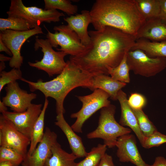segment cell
Segmentation results:
<instances>
[{
  "instance_id": "5bb4252c",
  "label": "cell",
  "mask_w": 166,
  "mask_h": 166,
  "mask_svg": "<svg viewBox=\"0 0 166 166\" xmlns=\"http://www.w3.org/2000/svg\"><path fill=\"white\" fill-rule=\"evenodd\" d=\"M57 135L46 127L43 137L34 152L25 157L22 164L26 166H44L46 160L52 154V148L57 141Z\"/></svg>"
},
{
  "instance_id": "8d00e7d4",
  "label": "cell",
  "mask_w": 166,
  "mask_h": 166,
  "mask_svg": "<svg viewBox=\"0 0 166 166\" xmlns=\"http://www.w3.org/2000/svg\"><path fill=\"white\" fill-rule=\"evenodd\" d=\"M0 51L5 52L10 56H12V54L10 49L7 47L2 40L0 39Z\"/></svg>"
},
{
  "instance_id": "f35d334b",
  "label": "cell",
  "mask_w": 166,
  "mask_h": 166,
  "mask_svg": "<svg viewBox=\"0 0 166 166\" xmlns=\"http://www.w3.org/2000/svg\"><path fill=\"white\" fill-rule=\"evenodd\" d=\"M11 57L6 56L2 54H0V61H1L5 62L6 61H10Z\"/></svg>"
},
{
  "instance_id": "ab89813d",
  "label": "cell",
  "mask_w": 166,
  "mask_h": 166,
  "mask_svg": "<svg viewBox=\"0 0 166 166\" xmlns=\"http://www.w3.org/2000/svg\"><path fill=\"white\" fill-rule=\"evenodd\" d=\"M0 166H12V165L8 161H4L0 162Z\"/></svg>"
},
{
  "instance_id": "b9f144b4",
  "label": "cell",
  "mask_w": 166,
  "mask_h": 166,
  "mask_svg": "<svg viewBox=\"0 0 166 166\" xmlns=\"http://www.w3.org/2000/svg\"><path fill=\"white\" fill-rule=\"evenodd\" d=\"M26 166L23 165V164H22V166Z\"/></svg>"
},
{
  "instance_id": "1f68e13d",
  "label": "cell",
  "mask_w": 166,
  "mask_h": 166,
  "mask_svg": "<svg viewBox=\"0 0 166 166\" xmlns=\"http://www.w3.org/2000/svg\"><path fill=\"white\" fill-rule=\"evenodd\" d=\"M166 143V135L157 131L149 136L146 137L142 146L146 148L158 146Z\"/></svg>"
},
{
  "instance_id": "8fae6325",
  "label": "cell",
  "mask_w": 166,
  "mask_h": 166,
  "mask_svg": "<svg viewBox=\"0 0 166 166\" xmlns=\"http://www.w3.org/2000/svg\"><path fill=\"white\" fill-rule=\"evenodd\" d=\"M30 139L16 128L13 123L1 114L0 116V145L11 148L23 156L27 153Z\"/></svg>"
},
{
  "instance_id": "3957f363",
  "label": "cell",
  "mask_w": 166,
  "mask_h": 166,
  "mask_svg": "<svg viewBox=\"0 0 166 166\" xmlns=\"http://www.w3.org/2000/svg\"><path fill=\"white\" fill-rule=\"evenodd\" d=\"M66 63L62 71L52 80L44 82L40 79L36 82L23 78L21 80L28 84L30 91L38 90L45 98L54 99L57 114L65 113L64 101L71 90L79 87L89 89L92 85L93 75L81 69L69 59Z\"/></svg>"
},
{
  "instance_id": "74e56055",
  "label": "cell",
  "mask_w": 166,
  "mask_h": 166,
  "mask_svg": "<svg viewBox=\"0 0 166 166\" xmlns=\"http://www.w3.org/2000/svg\"><path fill=\"white\" fill-rule=\"evenodd\" d=\"M7 108L3 103L0 101V111L1 113L7 111Z\"/></svg>"
},
{
  "instance_id": "cb8c5ba5",
  "label": "cell",
  "mask_w": 166,
  "mask_h": 166,
  "mask_svg": "<svg viewBox=\"0 0 166 166\" xmlns=\"http://www.w3.org/2000/svg\"><path fill=\"white\" fill-rule=\"evenodd\" d=\"M140 14L146 20L159 18L160 12V0H135Z\"/></svg>"
},
{
  "instance_id": "f546056e",
  "label": "cell",
  "mask_w": 166,
  "mask_h": 166,
  "mask_svg": "<svg viewBox=\"0 0 166 166\" xmlns=\"http://www.w3.org/2000/svg\"><path fill=\"white\" fill-rule=\"evenodd\" d=\"M24 159L23 156L16 151L9 148L0 146V162L7 161L10 162L12 166H19Z\"/></svg>"
},
{
  "instance_id": "484cf974",
  "label": "cell",
  "mask_w": 166,
  "mask_h": 166,
  "mask_svg": "<svg viewBox=\"0 0 166 166\" xmlns=\"http://www.w3.org/2000/svg\"><path fill=\"white\" fill-rule=\"evenodd\" d=\"M107 147L105 144H98L91 149L84 159L77 163L76 166H98L106 153Z\"/></svg>"
},
{
  "instance_id": "277c9868",
  "label": "cell",
  "mask_w": 166,
  "mask_h": 166,
  "mask_svg": "<svg viewBox=\"0 0 166 166\" xmlns=\"http://www.w3.org/2000/svg\"><path fill=\"white\" fill-rule=\"evenodd\" d=\"M116 109L115 106L111 104L101 109L98 126L87 134L88 138L102 139L104 144L110 148L116 146L119 137L131 132L130 129L125 128L116 121L114 117Z\"/></svg>"
},
{
  "instance_id": "60d3db41",
  "label": "cell",
  "mask_w": 166,
  "mask_h": 166,
  "mask_svg": "<svg viewBox=\"0 0 166 166\" xmlns=\"http://www.w3.org/2000/svg\"><path fill=\"white\" fill-rule=\"evenodd\" d=\"M6 68V66L4 62L1 61L0 63V71L2 72Z\"/></svg>"
},
{
  "instance_id": "603a6c76",
  "label": "cell",
  "mask_w": 166,
  "mask_h": 166,
  "mask_svg": "<svg viewBox=\"0 0 166 166\" xmlns=\"http://www.w3.org/2000/svg\"><path fill=\"white\" fill-rule=\"evenodd\" d=\"M48 104L49 101L47 98H45L42 112L34 124L31 131L30 138V146L26 154L27 155H30L32 154L43 137L44 134L45 116Z\"/></svg>"
},
{
  "instance_id": "5b68a950",
  "label": "cell",
  "mask_w": 166,
  "mask_h": 166,
  "mask_svg": "<svg viewBox=\"0 0 166 166\" xmlns=\"http://www.w3.org/2000/svg\"><path fill=\"white\" fill-rule=\"evenodd\" d=\"M8 17L22 18L29 24L31 29L38 26L43 22L49 23L58 22L65 16L56 10H45L35 6H26L22 0H11L9 10L6 12Z\"/></svg>"
},
{
  "instance_id": "52a82bcc",
  "label": "cell",
  "mask_w": 166,
  "mask_h": 166,
  "mask_svg": "<svg viewBox=\"0 0 166 166\" xmlns=\"http://www.w3.org/2000/svg\"><path fill=\"white\" fill-rule=\"evenodd\" d=\"M39 48L42 49L43 54L42 58L35 62H29V65L44 71L49 77L61 73L66 66V63L64 58L67 54L63 51H55L47 39L36 37L34 48L37 51Z\"/></svg>"
},
{
  "instance_id": "d6986e66",
  "label": "cell",
  "mask_w": 166,
  "mask_h": 166,
  "mask_svg": "<svg viewBox=\"0 0 166 166\" xmlns=\"http://www.w3.org/2000/svg\"><path fill=\"white\" fill-rule=\"evenodd\" d=\"M136 38H144L153 42L165 41L166 24L159 18L146 20L138 30Z\"/></svg>"
},
{
  "instance_id": "8992f818",
  "label": "cell",
  "mask_w": 166,
  "mask_h": 166,
  "mask_svg": "<svg viewBox=\"0 0 166 166\" xmlns=\"http://www.w3.org/2000/svg\"><path fill=\"white\" fill-rule=\"evenodd\" d=\"M46 38L53 47L58 51L64 52L70 56H80L88 50L89 45L85 46L81 42L77 34L67 25L55 26L54 33L46 29Z\"/></svg>"
},
{
  "instance_id": "e0dca14e",
  "label": "cell",
  "mask_w": 166,
  "mask_h": 166,
  "mask_svg": "<svg viewBox=\"0 0 166 166\" xmlns=\"http://www.w3.org/2000/svg\"><path fill=\"white\" fill-rule=\"evenodd\" d=\"M64 19L77 34L82 44L85 46L90 44L91 38L88 30L89 25L92 21L90 11L83 10L80 14L64 18Z\"/></svg>"
},
{
  "instance_id": "ac0fdd59",
  "label": "cell",
  "mask_w": 166,
  "mask_h": 166,
  "mask_svg": "<svg viewBox=\"0 0 166 166\" xmlns=\"http://www.w3.org/2000/svg\"><path fill=\"white\" fill-rule=\"evenodd\" d=\"M55 125L58 127L65 135L72 153L77 158L86 157L87 152L81 137L78 136L65 120L63 113L57 114Z\"/></svg>"
},
{
  "instance_id": "4dcf8cb0",
  "label": "cell",
  "mask_w": 166,
  "mask_h": 166,
  "mask_svg": "<svg viewBox=\"0 0 166 166\" xmlns=\"http://www.w3.org/2000/svg\"><path fill=\"white\" fill-rule=\"evenodd\" d=\"M0 92L6 85L17 80H21L22 73L20 69L12 68L10 71L6 72L3 71L0 72Z\"/></svg>"
},
{
  "instance_id": "ba28073f",
  "label": "cell",
  "mask_w": 166,
  "mask_h": 166,
  "mask_svg": "<svg viewBox=\"0 0 166 166\" xmlns=\"http://www.w3.org/2000/svg\"><path fill=\"white\" fill-rule=\"evenodd\" d=\"M77 97L82 102V107L78 112L71 115V118H76L71 127L74 132L81 133L85 122L97 111L111 104L109 94L100 89L94 90L90 94Z\"/></svg>"
},
{
  "instance_id": "6da1fadb",
  "label": "cell",
  "mask_w": 166,
  "mask_h": 166,
  "mask_svg": "<svg viewBox=\"0 0 166 166\" xmlns=\"http://www.w3.org/2000/svg\"><path fill=\"white\" fill-rule=\"evenodd\" d=\"M91 43L88 50L69 59L82 70L93 75H109L108 67L117 66L135 43V37L110 26L99 30H90Z\"/></svg>"
},
{
  "instance_id": "2e32d148",
  "label": "cell",
  "mask_w": 166,
  "mask_h": 166,
  "mask_svg": "<svg viewBox=\"0 0 166 166\" xmlns=\"http://www.w3.org/2000/svg\"><path fill=\"white\" fill-rule=\"evenodd\" d=\"M117 100L120 104L121 111L119 123L123 126L130 127L135 134L142 145L146 137L141 131L136 117L128 104L126 93L121 89L118 93Z\"/></svg>"
},
{
  "instance_id": "7a4b0ae2",
  "label": "cell",
  "mask_w": 166,
  "mask_h": 166,
  "mask_svg": "<svg viewBox=\"0 0 166 166\" xmlns=\"http://www.w3.org/2000/svg\"><path fill=\"white\" fill-rule=\"evenodd\" d=\"M90 12L95 30L110 26L135 38L146 21L135 0H97Z\"/></svg>"
},
{
  "instance_id": "83f0119b",
  "label": "cell",
  "mask_w": 166,
  "mask_h": 166,
  "mask_svg": "<svg viewBox=\"0 0 166 166\" xmlns=\"http://www.w3.org/2000/svg\"><path fill=\"white\" fill-rule=\"evenodd\" d=\"M30 29L28 23L22 18L15 17L0 18L1 31L10 30L23 31Z\"/></svg>"
},
{
  "instance_id": "9a60e30c",
  "label": "cell",
  "mask_w": 166,
  "mask_h": 166,
  "mask_svg": "<svg viewBox=\"0 0 166 166\" xmlns=\"http://www.w3.org/2000/svg\"><path fill=\"white\" fill-rule=\"evenodd\" d=\"M135 136L129 134L119 137L116 146L117 155L122 162H130L136 166H149L142 159L138 149Z\"/></svg>"
},
{
  "instance_id": "44dd1931",
  "label": "cell",
  "mask_w": 166,
  "mask_h": 166,
  "mask_svg": "<svg viewBox=\"0 0 166 166\" xmlns=\"http://www.w3.org/2000/svg\"><path fill=\"white\" fill-rule=\"evenodd\" d=\"M52 154L45 162L44 166H76L75 160L77 158L72 153L63 149L57 142L52 148Z\"/></svg>"
},
{
  "instance_id": "4316f807",
  "label": "cell",
  "mask_w": 166,
  "mask_h": 166,
  "mask_svg": "<svg viewBox=\"0 0 166 166\" xmlns=\"http://www.w3.org/2000/svg\"><path fill=\"white\" fill-rule=\"evenodd\" d=\"M44 10H49L57 9L61 10L71 16L77 14V6L72 4L68 0H44Z\"/></svg>"
},
{
  "instance_id": "836d02e7",
  "label": "cell",
  "mask_w": 166,
  "mask_h": 166,
  "mask_svg": "<svg viewBox=\"0 0 166 166\" xmlns=\"http://www.w3.org/2000/svg\"><path fill=\"white\" fill-rule=\"evenodd\" d=\"M160 12L159 18L166 24V0H160Z\"/></svg>"
},
{
  "instance_id": "f1b7e54d",
  "label": "cell",
  "mask_w": 166,
  "mask_h": 166,
  "mask_svg": "<svg viewBox=\"0 0 166 166\" xmlns=\"http://www.w3.org/2000/svg\"><path fill=\"white\" fill-rule=\"evenodd\" d=\"M132 110L136 117L139 128L145 137L157 131L156 127L142 109Z\"/></svg>"
},
{
  "instance_id": "d4e9b609",
  "label": "cell",
  "mask_w": 166,
  "mask_h": 166,
  "mask_svg": "<svg viewBox=\"0 0 166 166\" xmlns=\"http://www.w3.org/2000/svg\"><path fill=\"white\" fill-rule=\"evenodd\" d=\"M127 53L117 66L107 68L108 74L110 75L112 78L126 84L129 83L130 81L129 74L130 70L127 60Z\"/></svg>"
},
{
  "instance_id": "d6a6232c",
  "label": "cell",
  "mask_w": 166,
  "mask_h": 166,
  "mask_svg": "<svg viewBox=\"0 0 166 166\" xmlns=\"http://www.w3.org/2000/svg\"><path fill=\"white\" fill-rule=\"evenodd\" d=\"M128 104L133 109H142L147 103V100L143 95L138 93H132L128 99Z\"/></svg>"
},
{
  "instance_id": "30bf717a",
  "label": "cell",
  "mask_w": 166,
  "mask_h": 166,
  "mask_svg": "<svg viewBox=\"0 0 166 166\" xmlns=\"http://www.w3.org/2000/svg\"><path fill=\"white\" fill-rule=\"evenodd\" d=\"M43 34V33L40 26L23 31L10 30L1 31L0 39L12 54L9 63L11 67L20 69L23 60V57L21 53L22 45L30 37L36 34Z\"/></svg>"
},
{
  "instance_id": "ffe728a7",
  "label": "cell",
  "mask_w": 166,
  "mask_h": 166,
  "mask_svg": "<svg viewBox=\"0 0 166 166\" xmlns=\"http://www.w3.org/2000/svg\"><path fill=\"white\" fill-rule=\"evenodd\" d=\"M126 85V83L116 81L108 75L99 74L93 76L92 85L89 89L93 91L101 89L107 93L112 100L116 101L118 92Z\"/></svg>"
},
{
  "instance_id": "9c48e42d",
  "label": "cell",
  "mask_w": 166,
  "mask_h": 166,
  "mask_svg": "<svg viewBox=\"0 0 166 166\" xmlns=\"http://www.w3.org/2000/svg\"><path fill=\"white\" fill-rule=\"evenodd\" d=\"M130 70L146 77L154 76L166 68V57H152L139 49L131 50L127 55Z\"/></svg>"
},
{
  "instance_id": "e575fe53",
  "label": "cell",
  "mask_w": 166,
  "mask_h": 166,
  "mask_svg": "<svg viewBox=\"0 0 166 166\" xmlns=\"http://www.w3.org/2000/svg\"><path fill=\"white\" fill-rule=\"evenodd\" d=\"M98 166H114L112 157L106 153Z\"/></svg>"
},
{
  "instance_id": "d590c367",
  "label": "cell",
  "mask_w": 166,
  "mask_h": 166,
  "mask_svg": "<svg viewBox=\"0 0 166 166\" xmlns=\"http://www.w3.org/2000/svg\"><path fill=\"white\" fill-rule=\"evenodd\" d=\"M149 166H166V159L162 156H157L153 164Z\"/></svg>"
},
{
  "instance_id": "7402d4cb",
  "label": "cell",
  "mask_w": 166,
  "mask_h": 166,
  "mask_svg": "<svg viewBox=\"0 0 166 166\" xmlns=\"http://www.w3.org/2000/svg\"><path fill=\"white\" fill-rule=\"evenodd\" d=\"M140 49L152 57H166V40L153 42L148 40L140 38L136 40L131 50Z\"/></svg>"
},
{
  "instance_id": "4fadbf2b",
  "label": "cell",
  "mask_w": 166,
  "mask_h": 166,
  "mask_svg": "<svg viewBox=\"0 0 166 166\" xmlns=\"http://www.w3.org/2000/svg\"><path fill=\"white\" fill-rule=\"evenodd\" d=\"M42 105L32 103L24 112L7 111L2 114L10 120L18 131L30 139L33 126L42 112Z\"/></svg>"
},
{
  "instance_id": "7c38bea8",
  "label": "cell",
  "mask_w": 166,
  "mask_h": 166,
  "mask_svg": "<svg viewBox=\"0 0 166 166\" xmlns=\"http://www.w3.org/2000/svg\"><path fill=\"white\" fill-rule=\"evenodd\" d=\"M5 90L6 95L2 98V102L16 113L25 111L32 104V101L37 96L35 93H28L21 89L16 81L7 85Z\"/></svg>"
}]
</instances>
